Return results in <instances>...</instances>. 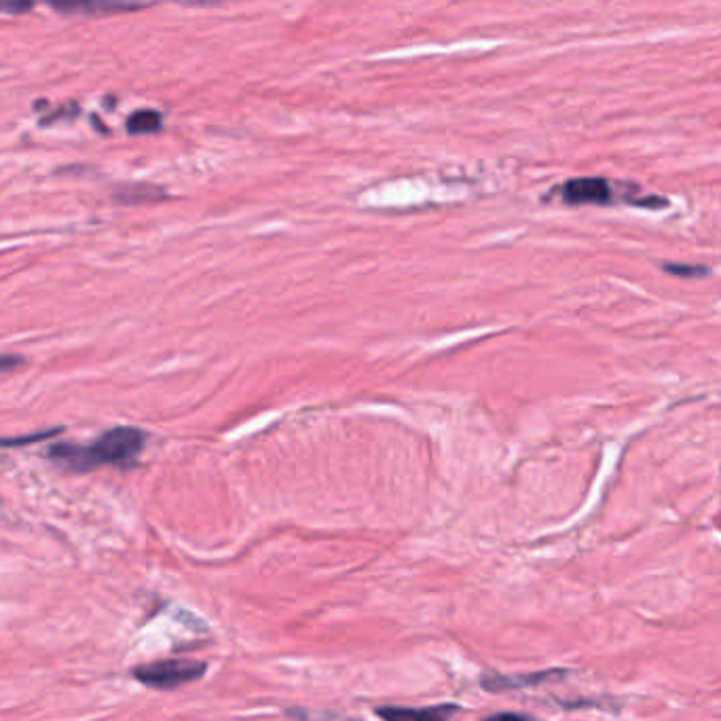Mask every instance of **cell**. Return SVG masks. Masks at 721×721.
Returning a JSON list of instances; mask_svg holds the SVG:
<instances>
[{"label": "cell", "instance_id": "6da1fadb", "mask_svg": "<svg viewBox=\"0 0 721 721\" xmlns=\"http://www.w3.org/2000/svg\"><path fill=\"white\" fill-rule=\"evenodd\" d=\"M145 434L136 427H115L108 429L91 446H86L87 467L102 464H129L145 448Z\"/></svg>", "mask_w": 721, "mask_h": 721}, {"label": "cell", "instance_id": "7a4b0ae2", "mask_svg": "<svg viewBox=\"0 0 721 721\" xmlns=\"http://www.w3.org/2000/svg\"><path fill=\"white\" fill-rule=\"evenodd\" d=\"M206 675V664L191 658L159 660L134 669V678L157 690H174Z\"/></svg>", "mask_w": 721, "mask_h": 721}, {"label": "cell", "instance_id": "3957f363", "mask_svg": "<svg viewBox=\"0 0 721 721\" xmlns=\"http://www.w3.org/2000/svg\"><path fill=\"white\" fill-rule=\"evenodd\" d=\"M563 199L572 206L577 204H608L612 201L614 192L612 185L603 178H577L563 185Z\"/></svg>", "mask_w": 721, "mask_h": 721}, {"label": "cell", "instance_id": "277c9868", "mask_svg": "<svg viewBox=\"0 0 721 721\" xmlns=\"http://www.w3.org/2000/svg\"><path fill=\"white\" fill-rule=\"evenodd\" d=\"M457 711L453 704H441L429 709H401V707H383L377 713L383 721H448Z\"/></svg>", "mask_w": 721, "mask_h": 721}, {"label": "cell", "instance_id": "5b68a950", "mask_svg": "<svg viewBox=\"0 0 721 721\" xmlns=\"http://www.w3.org/2000/svg\"><path fill=\"white\" fill-rule=\"evenodd\" d=\"M161 128V115L155 110H138L134 115H129L128 131L129 134H150Z\"/></svg>", "mask_w": 721, "mask_h": 721}, {"label": "cell", "instance_id": "8992f818", "mask_svg": "<svg viewBox=\"0 0 721 721\" xmlns=\"http://www.w3.org/2000/svg\"><path fill=\"white\" fill-rule=\"evenodd\" d=\"M666 271H671V274H679V276H692V271H697V274H704V269H692V267H675V265H669V267H666Z\"/></svg>", "mask_w": 721, "mask_h": 721}, {"label": "cell", "instance_id": "52a82bcc", "mask_svg": "<svg viewBox=\"0 0 721 721\" xmlns=\"http://www.w3.org/2000/svg\"><path fill=\"white\" fill-rule=\"evenodd\" d=\"M487 721H525L521 715H514V713H502V715H493L488 718Z\"/></svg>", "mask_w": 721, "mask_h": 721}]
</instances>
